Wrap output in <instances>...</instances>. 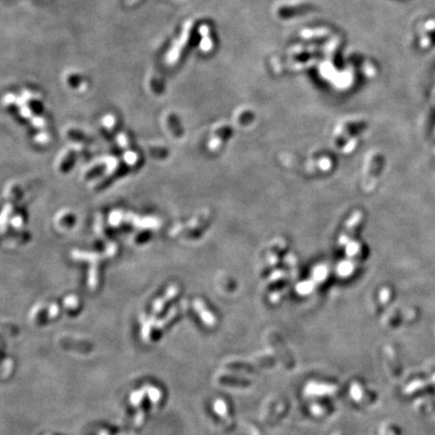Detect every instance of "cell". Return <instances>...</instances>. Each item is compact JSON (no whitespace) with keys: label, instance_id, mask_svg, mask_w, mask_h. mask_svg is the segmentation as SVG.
<instances>
[{"label":"cell","instance_id":"obj_6","mask_svg":"<svg viewBox=\"0 0 435 435\" xmlns=\"http://www.w3.org/2000/svg\"><path fill=\"white\" fill-rule=\"evenodd\" d=\"M124 160L129 165H135L138 163V156L133 151H127L124 154Z\"/></svg>","mask_w":435,"mask_h":435},{"label":"cell","instance_id":"obj_9","mask_svg":"<svg viewBox=\"0 0 435 435\" xmlns=\"http://www.w3.org/2000/svg\"><path fill=\"white\" fill-rule=\"evenodd\" d=\"M117 140H118V143H119V145H120V146H122V147H124V148L128 146V140H127V138H126V136H125V135H123V134L118 135Z\"/></svg>","mask_w":435,"mask_h":435},{"label":"cell","instance_id":"obj_4","mask_svg":"<svg viewBox=\"0 0 435 435\" xmlns=\"http://www.w3.org/2000/svg\"><path fill=\"white\" fill-rule=\"evenodd\" d=\"M98 265H93L91 269L89 270V279H88V285L94 289L98 285Z\"/></svg>","mask_w":435,"mask_h":435},{"label":"cell","instance_id":"obj_8","mask_svg":"<svg viewBox=\"0 0 435 435\" xmlns=\"http://www.w3.org/2000/svg\"><path fill=\"white\" fill-rule=\"evenodd\" d=\"M142 398H143V392L142 391H135L132 393V395L130 397V402L133 406H136L140 403Z\"/></svg>","mask_w":435,"mask_h":435},{"label":"cell","instance_id":"obj_10","mask_svg":"<svg viewBox=\"0 0 435 435\" xmlns=\"http://www.w3.org/2000/svg\"><path fill=\"white\" fill-rule=\"evenodd\" d=\"M22 223H23V221H22V219H21L20 216H16V217H14L12 220H11V224H12V226H13L14 228H17V229L21 227Z\"/></svg>","mask_w":435,"mask_h":435},{"label":"cell","instance_id":"obj_7","mask_svg":"<svg viewBox=\"0 0 435 435\" xmlns=\"http://www.w3.org/2000/svg\"><path fill=\"white\" fill-rule=\"evenodd\" d=\"M148 392H149V396H150V400H151V402H153V403H157V402H159L160 400H161V398H162V393H161V391L158 389V388H154V387H150V388H148Z\"/></svg>","mask_w":435,"mask_h":435},{"label":"cell","instance_id":"obj_3","mask_svg":"<svg viewBox=\"0 0 435 435\" xmlns=\"http://www.w3.org/2000/svg\"><path fill=\"white\" fill-rule=\"evenodd\" d=\"M74 220H75V216H74L72 213L68 212V211L60 212V213L57 215V218H56L57 225H58L59 227H63V228L71 227L70 225L74 224Z\"/></svg>","mask_w":435,"mask_h":435},{"label":"cell","instance_id":"obj_1","mask_svg":"<svg viewBox=\"0 0 435 435\" xmlns=\"http://www.w3.org/2000/svg\"><path fill=\"white\" fill-rule=\"evenodd\" d=\"M177 292H178V288H177L175 285L170 286V287L168 288V290H167L166 294L164 295V297L159 298V299L154 302L153 307H152V309H153L154 314H159V313H161V312L163 310V306H164L165 302H166L167 300L171 299L173 296H175V295L177 294Z\"/></svg>","mask_w":435,"mask_h":435},{"label":"cell","instance_id":"obj_12","mask_svg":"<svg viewBox=\"0 0 435 435\" xmlns=\"http://www.w3.org/2000/svg\"><path fill=\"white\" fill-rule=\"evenodd\" d=\"M100 435H109L108 433H106V432H102Z\"/></svg>","mask_w":435,"mask_h":435},{"label":"cell","instance_id":"obj_11","mask_svg":"<svg viewBox=\"0 0 435 435\" xmlns=\"http://www.w3.org/2000/svg\"><path fill=\"white\" fill-rule=\"evenodd\" d=\"M143 418H144V411H143V410H140V412L138 413V415H137V416H136V418H135V422H136V424H137V425L141 424V423L143 422Z\"/></svg>","mask_w":435,"mask_h":435},{"label":"cell","instance_id":"obj_2","mask_svg":"<svg viewBox=\"0 0 435 435\" xmlns=\"http://www.w3.org/2000/svg\"><path fill=\"white\" fill-rule=\"evenodd\" d=\"M74 156H75L74 150L67 149L66 152H64L59 157L57 167L60 171H67L71 167V165L74 163Z\"/></svg>","mask_w":435,"mask_h":435},{"label":"cell","instance_id":"obj_5","mask_svg":"<svg viewBox=\"0 0 435 435\" xmlns=\"http://www.w3.org/2000/svg\"><path fill=\"white\" fill-rule=\"evenodd\" d=\"M64 304H65V306L67 308L73 309V308H76L79 305V299L76 296H74V295H70V296H68V297L65 298Z\"/></svg>","mask_w":435,"mask_h":435}]
</instances>
